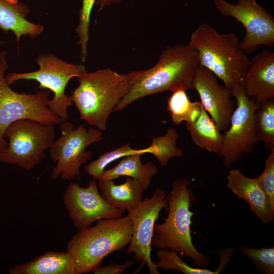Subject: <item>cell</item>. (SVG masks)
<instances>
[{"label": "cell", "instance_id": "obj_3", "mask_svg": "<svg viewBox=\"0 0 274 274\" xmlns=\"http://www.w3.org/2000/svg\"><path fill=\"white\" fill-rule=\"evenodd\" d=\"M187 45L197 52L199 65L220 79L231 93L243 86L250 60L234 33H220L202 23L192 32Z\"/></svg>", "mask_w": 274, "mask_h": 274}, {"label": "cell", "instance_id": "obj_30", "mask_svg": "<svg viewBox=\"0 0 274 274\" xmlns=\"http://www.w3.org/2000/svg\"><path fill=\"white\" fill-rule=\"evenodd\" d=\"M134 262L131 260H127L122 264L112 263L107 265L99 266L93 272L94 274H122Z\"/></svg>", "mask_w": 274, "mask_h": 274}, {"label": "cell", "instance_id": "obj_5", "mask_svg": "<svg viewBox=\"0 0 274 274\" xmlns=\"http://www.w3.org/2000/svg\"><path fill=\"white\" fill-rule=\"evenodd\" d=\"M132 234V223L127 215L99 219L94 226L79 230L66 246L74 262L76 274L93 272L109 254L122 251Z\"/></svg>", "mask_w": 274, "mask_h": 274}, {"label": "cell", "instance_id": "obj_20", "mask_svg": "<svg viewBox=\"0 0 274 274\" xmlns=\"http://www.w3.org/2000/svg\"><path fill=\"white\" fill-rule=\"evenodd\" d=\"M143 154L137 153L123 157L113 167L104 170L97 177L98 180H114L121 176L128 177L137 180L144 190L151 183L152 177L158 174L156 166L152 162L143 164L141 157Z\"/></svg>", "mask_w": 274, "mask_h": 274}, {"label": "cell", "instance_id": "obj_8", "mask_svg": "<svg viewBox=\"0 0 274 274\" xmlns=\"http://www.w3.org/2000/svg\"><path fill=\"white\" fill-rule=\"evenodd\" d=\"M39 66L37 71L27 73H11L5 79L8 85L20 80H35L39 83L38 88L47 89L54 93L48 106L62 122L69 118L68 108L72 105L71 96L65 93L68 81L72 78H78L87 72L84 65L70 63L64 61L51 53L40 54L36 59Z\"/></svg>", "mask_w": 274, "mask_h": 274}, {"label": "cell", "instance_id": "obj_14", "mask_svg": "<svg viewBox=\"0 0 274 274\" xmlns=\"http://www.w3.org/2000/svg\"><path fill=\"white\" fill-rule=\"evenodd\" d=\"M193 89L198 93L200 103L219 130L229 127L234 110L231 93L218 81V78L206 67L199 65L193 82Z\"/></svg>", "mask_w": 274, "mask_h": 274}, {"label": "cell", "instance_id": "obj_19", "mask_svg": "<svg viewBox=\"0 0 274 274\" xmlns=\"http://www.w3.org/2000/svg\"><path fill=\"white\" fill-rule=\"evenodd\" d=\"M10 274H76L73 259L67 251H48L32 260L10 267Z\"/></svg>", "mask_w": 274, "mask_h": 274}, {"label": "cell", "instance_id": "obj_25", "mask_svg": "<svg viewBox=\"0 0 274 274\" xmlns=\"http://www.w3.org/2000/svg\"><path fill=\"white\" fill-rule=\"evenodd\" d=\"M256 128L260 141L267 150L274 148V99L259 104L255 114Z\"/></svg>", "mask_w": 274, "mask_h": 274}, {"label": "cell", "instance_id": "obj_29", "mask_svg": "<svg viewBox=\"0 0 274 274\" xmlns=\"http://www.w3.org/2000/svg\"><path fill=\"white\" fill-rule=\"evenodd\" d=\"M256 178L271 208L274 210V148L270 150L265 160V167L262 173Z\"/></svg>", "mask_w": 274, "mask_h": 274}, {"label": "cell", "instance_id": "obj_21", "mask_svg": "<svg viewBox=\"0 0 274 274\" xmlns=\"http://www.w3.org/2000/svg\"><path fill=\"white\" fill-rule=\"evenodd\" d=\"M186 126L196 146L217 154L221 148L223 134L202 105L197 120L186 123Z\"/></svg>", "mask_w": 274, "mask_h": 274}, {"label": "cell", "instance_id": "obj_31", "mask_svg": "<svg viewBox=\"0 0 274 274\" xmlns=\"http://www.w3.org/2000/svg\"><path fill=\"white\" fill-rule=\"evenodd\" d=\"M121 2V0H97L96 5L99 7L98 11H100L107 6Z\"/></svg>", "mask_w": 274, "mask_h": 274}, {"label": "cell", "instance_id": "obj_7", "mask_svg": "<svg viewBox=\"0 0 274 274\" xmlns=\"http://www.w3.org/2000/svg\"><path fill=\"white\" fill-rule=\"evenodd\" d=\"M6 54L5 51L0 54V152L8 144L4 138V131L15 121L31 119L54 126L62 122L48 106L49 90L33 94L19 93L10 87L4 76L8 67Z\"/></svg>", "mask_w": 274, "mask_h": 274}, {"label": "cell", "instance_id": "obj_17", "mask_svg": "<svg viewBox=\"0 0 274 274\" xmlns=\"http://www.w3.org/2000/svg\"><path fill=\"white\" fill-rule=\"evenodd\" d=\"M29 12L27 5L18 0H0V28L7 32L12 31L18 43L22 36L36 37L43 32L44 26L26 19Z\"/></svg>", "mask_w": 274, "mask_h": 274}, {"label": "cell", "instance_id": "obj_26", "mask_svg": "<svg viewBox=\"0 0 274 274\" xmlns=\"http://www.w3.org/2000/svg\"><path fill=\"white\" fill-rule=\"evenodd\" d=\"M142 153H147L146 149H134L131 148L129 143L121 146L114 150L99 155L98 157L85 166L87 175L97 180L98 176L111 162L126 156Z\"/></svg>", "mask_w": 274, "mask_h": 274}, {"label": "cell", "instance_id": "obj_18", "mask_svg": "<svg viewBox=\"0 0 274 274\" xmlns=\"http://www.w3.org/2000/svg\"><path fill=\"white\" fill-rule=\"evenodd\" d=\"M125 179V181L119 185H116L113 180H98L97 185L101 196L109 204L128 212L140 205L145 190L135 179L128 177Z\"/></svg>", "mask_w": 274, "mask_h": 274}, {"label": "cell", "instance_id": "obj_16", "mask_svg": "<svg viewBox=\"0 0 274 274\" xmlns=\"http://www.w3.org/2000/svg\"><path fill=\"white\" fill-rule=\"evenodd\" d=\"M227 187L239 199L245 200L261 221L267 224L274 219V210L256 178H248L237 169H231L227 177Z\"/></svg>", "mask_w": 274, "mask_h": 274}, {"label": "cell", "instance_id": "obj_6", "mask_svg": "<svg viewBox=\"0 0 274 274\" xmlns=\"http://www.w3.org/2000/svg\"><path fill=\"white\" fill-rule=\"evenodd\" d=\"M3 135L8 142L0 152V162L28 170L46 157L45 150L53 143L56 133L54 125L20 119L8 125Z\"/></svg>", "mask_w": 274, "mask_h": 274}, {"label": "cell", "instance_id": "obj_2", "mask_svg": "<svg viewBox=\"0 0 274 274\" xmlns=\"http://www.w3.org/2000/svg\"><path fill=\"white\" fill-rule=\"evenodd\" d=\"M140 71L119 74L106 68L86 72L79 77L78 86L71 96L81 119L105 130L110 115L129 91Z\"/></svg>", "mask_w": 274, "mask_h": 274}, {"label": "cell", "instance_id": "obj_13", "mask_svg": "<svg viewBox=\"0 0 274 274\" xmlns=\"http://www.w3.org/2000/svg\"><path fill=\"white\" fill-rule=\"evenodd\" d=\"M96 179L93 178L86 187L71 183L63 196L65 208L78 230L89 227L98 220L120 218L124 211L109 204L98 189Z\"/></svg>", "mask_w": 274, "mask_h": 274}, {"label": "cell", "instance_id": "obj_23", "mask_svg": "<svg viewBox=\"0 0 274 274\" xmlns=\"http://www.w3.org/2000/svg\"><path fill=\"white\" fill-rule=\"evenodd\" d=\"M201 104L198 101H191L182 89L174 91L167 100V109L172 122L176 125L181 122L192 123L198 118L201 110Z\"/></svg>", "mask_w": 274, "mask_h": 274}, {"label": "cell", "instance_id": "obj_1", "mask_svg": "<svg viewBox=\"0 0 274 274\" xmlns=\"http://www.w3.org/2000/svg\"><path fill=\"white\" fill-rule=\"evenodd\" d=\"M199 65L197 52L188 45L166 46L153 66L140 71L139 78L113 112L120 111L134 101L152 94L193 89Z\"/></svg>", "mask_w": 274, "mask_h": 274}, {"label": "cell", "instance_id": "obj_24", "mask_svg": "<svg viewBox=\"0 0 274 274\" xmlns=\"http://www.w3.org/2000/svg\"><path fill=\"white\" fill-rule=\"evenodd\" d=\"M178 138L175 129L168 128L164 135L152 137L150 146L145 148L146 153L154 155L161 166H165L172 157L183 156V150L176 147Z\"/></svg>", "mask_w": 274, "mask_h": 274}, {"label": "cell", "instance_id": "obj_11", "mask_svg": "<svg viewBox=\"0 0 274 274\" xmlns=\"http://www.w3.org/2000/svg\"><path fill=\"white\" fill-rule=\"evenodd\" d=\"M213 1L222 15L234 18L245 28L246 35L239 41V47L245 54L254 52L259 46H265L268 49L273 46V16L256 0H238L236 4L225 0Z\"/></svg>", "mask_w": 274, "mask_h": 274}, {"label": "cell", "instance_id": "obj_15", "mask_svg": "<svg viewBox=\"0 0 274 274\" xmlns=\"http://www.w3.org/2000/svg\"><path fill=\"white\" fill-rule=\"evenodd\" d=\"M245 95L261 104L274 98V53L264 49L250 60L243 80Z\"/></svg>", "mask_w": 274, "mask_h": 274}, {"label": "cell", "instance_id": "obj_22", "mask_svg": "<svg viewBox=\"0 0 274 274\" xmlns=\"http://www.w3.org/2000/svg\"><path fill=\"white\" fill-rule=\"evenodd\" d=\"M158 261L154 262L157 268L164 270H174L185 274H218L222 272L230 259V256L225 253H220V264L216 270H211L201 267L190 266L182 259L175 251L167 249H159L157 253Z\"/></svg>", "mask_w": 274, "mask_h": 274}, {"label": "cell", "instance_id": "obj_4", "mask_svg": "<svg viewBox=\"0 0 274 274\" xmlns=\"http://www.w3.org/2000/svg\"><path fill=\"white\" fill-rule=\"evenodd\" d=\"M191 181L186 178L172 183V190L167 195V216L161 224H155L152 246L168 249L181 257L186 256L197 267L207 266L209 257L198 251L193 244L191 225L193 213L191 209L195 200Z\"/></svg>", "mask_w": 274, "mask_h": 274}, {"label": "cell", "instance_id": "obj_12", "mask_svg": "<svg viewBox=\"0 0 274 274\" xmlns=\"http://www.w3.org/2000/svg\"><path fill=\"white\" fill-rule=\"evenodd\" d=\"M166 191L157 188L150 198L143 199L135 209L128 211L132 223V234L126 254H133L136 261L146 264L150 274L159 273L151 259L152 239L154 226L163 209L168 208Z\"/></svg>", "mask_w": 274, "mask_h": 274}, {"label": "cell", "instance_id": "obj_9", "mask_svg": "<svg viewBox=\"0 0 274 274\" xmlns=\"http://www.w3.org/2000/svg\"><path fill=\"white\" fill-rule=\"evenodd\" d=\"M59 128L61 135L49 148L50 158L56 164L51 176L53 180L60 176L62 180H72L79 176L81 165L91 159L92 152L85 150L102 140V132L95 127L87 129L82 124L74 129L67 120L62 122Z\"/></svg>", "mask_w": 274, "mask_h": 274}, {"label": "cell", "instance_id": "obj_28", "mask_svg": "<svg viewBox=\"0 0 274 274\" xmlns=\"http://www.w3.org/2000/svg\"><path fill=\"white\" fill-rule=\"evenodd\" d=\"M96 0H82L79 12V23L75 30L78 34V44L81 48V60L85 62L87 55V44L89 39L90 19Z\"/></svg>", "mask_w": 274, "mask_h": 274}, {"label": "cell", "instance_id": "obj_27", "mask_svg": "<svg viewBox=\"0 0 274 274\" xmlns=\"http://www.w3.org/2000/svg\"><path fill=\"white\" fill-rule=\"evenodd\" d=\"M239 251L250 259L255 267L261 273H274V247L253 248L243 245Z\"/></svg>", "mask_w": 274, "mask_h": 274}, {"label": "cell", "instance_id": "obj_10", "mask_svg": "<svg viewBox=\"0 0 274 274\" xmlns=\"http://www.w3.org/2000/svg\"><path fill=\"white\" fill-rule=\"evenodd\" d=\"M236 107L231 117L228 128L223 134L221 148L217 156L224 166L231 169L245 154L251 153L260 142L258 138L255 114L259 104L245 94L243 86L231 92Z\"/></svg>", "mask_w": 274, "mask_h": 274}, {"label": "cell", "instance_id": "obj_32", "mask_svg": "<svg viewBox=\"0 0 274 274\" xmlns=\"http://www.w3.org/2000/svg\"><path fill=\"white\" fill-rule=\"evenodd\" d=\"M3 44V42L2 41H0V48ZM1 53H2V51H1L0 50V54H1Z\"/></svg>", "mask_w": 274, "mask_h": 274}]
</instances>
